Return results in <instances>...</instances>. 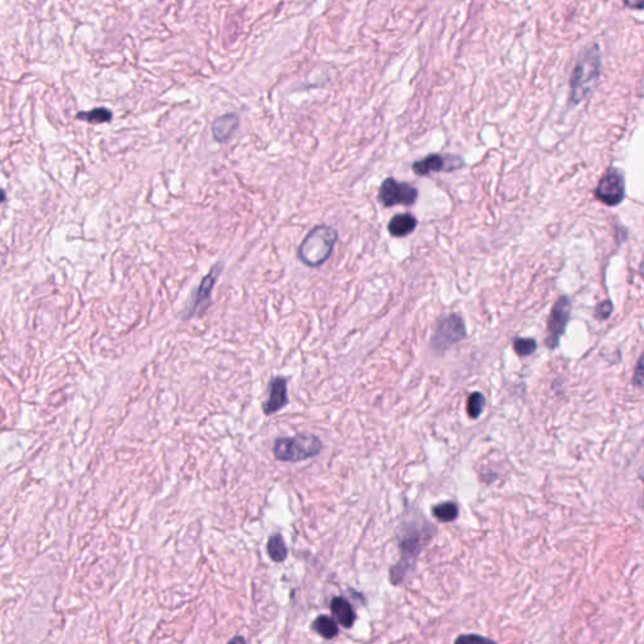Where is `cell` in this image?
<instances>
[{
	"instance_id": "cell-1",
	"label": "cell",
	"mask_w": 644,
	"mask_h": 644,
	"mask_svg": "<svg viewBox=\"0 0 644 644\" xmlns=\"http://www.w3.org/2000/svg\"><path fill=\"white\" fill-rule=\"evenodd\" d=\"M603 70L601 52L599 45H592L581 52L575 66L570 86H571V101L581 103L593 91L599 81Z\"/></svg>"
},
{
	"instance_id": "cell-2",
	"label": "cell",
	"mask_w": 644,
	"mask_h": 644,
	"mask_svg": "<svg viewBox=\"0 0 644 644\" xmlns=\"http://www.w3.org/2000/svg\"><path fill=\"white\" fill-rule=\"evenodd\" d=\"M338 239V230L335 228L325 224L316 225L301 242L297 258L307 267H319L330 258Z\"/></svg>"
},
{
	"instance_id": "cell-3",
	"label": "cell",
	"mask_w": 644,
	"mask_h": 644,
	"mask_svg": "<svg viewBox=\"0 0 644 644\" xmlns=\"http://www.w3.org/2000/svg\"><path fill=\"white\" fill-rule=\"evenodd\" d=\"M426 526H417L415 523H410L409 526L403 527V534L400 535V560L398 562L394 568L390 569V581L391 584L398 585L405 578L412 564L419 555L421 548L427 544L428 540L432 537L433 530L432 527L426 531Z\"/></svg>"
},
{
	"instance_id": "cell-4",
	"label": "cell",
	"mask_w": 644,
	"mask_h": 644,
	"mask_svg": "<svg viewBox=\"0 0 644 644\" xmlns=\"http://www.w3.org/2000/svg\"><path fill=\"white\" fill-rule=\"evenodd\" d=\"M322 449L319 437L313 434L300 433L294 437L278 438L274 442V454L281 462H301L313 458Z\"/></svg>"
},
{
	"instance_id": "cell-5",
	"label": "cell",
	"mask_w": 644,
	"mask_h": 644,
	"mask_svg": "<svg viewBox=\"0 0 644 644\" xmlns=\"http://www.w3.org/2000/svg\"><path fill=\"white\" fill-rule=\"evenodd\" d=\"M223 266L222 262H218L211 266V271L205 274L202 282L199 283L198 288L193 296L192 304L189 305L186 313H183V320H190L194 316L202 317L208 311L211 304V292L223 271Z\"/></svg>"
},
{
	"instance_id": "cell-6",
	"label": "cell",
	"mask_w": 644,
	"mask_h": 644,
	"mask_svg": "<svg viewBox=\"0 0 644 644\" xmlns=\"http://www.w3.org/2000/svg\"><path fill=\"white\" fill-rule=\"evenodd\" d=\"M465 336L466 327L463 321L459 316L452 313L440 320L432 338V346L434 350L444 351L453 344H457Z\"/></svg>"
},
{
	"instance_id": "cell-7",
	"label": "cell",
	"mask_w": 644,
	"mask_h": 644,
	"mask_svg": "<svg viewBox=\"0 0 644 644\" xmlns=\"http://www.w3.org/2000/svg\"><path fill=\"white\" fill-rule=\"evenodd\" d=\"M380 203L390 208L394 205H413L418 198V190L408 183H399L396 179H385L379 189Z\"/></svg>"
},
{
	"instance_id": "cell-8",
	"label": "cell",
	"mask_w": 644,
	"mask_h": 644,
	"mask_svg": "<svg viewBox=\"0 0 644 644\" xmlns=\"http://www.w3.org/2000/svg\"><path fill=\"white\" fill-rule=\"evenodd\" d=\"M595 195L608 207H617L624 200V177L618 169H609L595 189Z\"/></svg>"
},
{
	"instance_id": "cell-9",
	"label": "cell",
	"mask_w": 644,
	"mask_h": 644,
	"mask_svg": "<svg viewBox=\"0 0 644 644\" xmlns=\"http://www.w3.org/2000/svg\"><path fill=\"white\" fill-rule=\"evenodd\" d=\"M570 316H571V301L567 296H562V299L554 305L548 316V335L546 338V345L550 349H555L560 343V338L567 330Z\"/></svg>"
},
{
	"instance_id": "cell-10",
	"label": "cell",
	"mask_w": 644,
	"mask_h": 644,
	"mask_svg": "<svg viewBox=\"0 0 644 644\" xmlns=\"http://www.w3.org/2000/svg\"><path fill=\"white\" fill-rule=\"evenodd\" d=\"M463 165V161L452 155L430 153L426 159L415 161L412 169L419 177H427L430 172H452Z\"/></svg>"
},
{
	"instance_id": "cell-11",
	"label": "cell",
	"mask_w": 644,
	"mask_h": 644,
	"mask_svg": "<svg viewBox=\"0 0 644 644\" xmlns=\"http://www.w3.org/2000/svg\"><path fill=\"white\" fill-rule=\"evenodd\" d=\"M288 404L287 380L286 377H276L268 385V399L263 403V413L272 415L285 408Z\"/></svg>"
},
{
	"instance_id": "cell-12",
	"label": "cell",
	"mask_w": 644,
	"mask_h": 644,
	"mask_svg": "<svg viewBox=\"0 0 644 644\" xmlns=\"http://www.w3.org/2000/svg\"><path fill=\"white\" fill-rule=\"evenodd\" d=\"M238 126H239V119L237 117V115L227 114L214 120L211 125V134H213L214 140L218 141L219 144H224L232 139Z\"/></svg>"
},
{
	"instance_id": "cell-13",
	"label": "cell",
	"mask_w": 644,
	"mask_h": 644,
	"mask_svg": "<svg viewBox=\"0 0 644 644\" xmlns=\"http://www.w3.org/2000/svg\"><path fill=\"white\" fill-rule=\"evenodd\" d=\"M330 611L334 614V617L338 619V624L343 625L344 628H351L357 620V614H355L354 608L343 597H335L331 600Z\"/></svg>"
},
{
	"instance_id": "cell-14",
	"label": "cell",
	"mask_w": 644,
	"mask_h": 644,
	"mask_svg": "<svg viewBox=\"0 0 644 644\" xmlns=\"http://www.w3.org/2000/svg\"><path fill=\"white\" fill-rule=\"evenodd\" d=\"M417 227V219L412 214H396V217L390 219L388 224V230L390 234L396 238H402L410 234Z\"/></svg>"
},
{
	"instance_id": "cell-15",
	"label": "cell",
	"mask_w": 644,
	"mask_h": 644,
	"mask_svg": "<svg viewBox=\"0 0 644 644\" xmlns=\"http://www.w3.org/2000/svg\"><path fill=\"white\" fill-rule=\"evenodd\" d=\"M267 553L274 562H283L287 559L288 550L281 534H274L268 539Z\"/></svg>"
},
{
	"instance_id": "cell-16",
	"label": "cell",
	"mask_w": 644,
	"mask_h": 644,
	"mask_svg": "<svg viewBox=\"0 0 644 644\" xmlns=\"http://www.w3.org/2000/svg\"><path fill=\"white\" fill-rule=\"evenodd\" d=\"M313 628L319 633L320 636L327 641L334 639L338 634V628L336 622L327 615H320L313 620Z\"/></svg>"
},
{
	"instance_id": "cell-17",
	"label": "cell",
	"mask_w": 644,
	"mask_h": 644,
	"mask_svg": "<svg viewBox=\"0 0 644 644\" xmlns=\"http://www.w3.org/2000/svg\"><path fill=\"white\" fill-rule=\"evenodd\" d=\"M432 512H433V516L440 523H451L458 516V506L451 501L442 502V504H435L432 509Z\"/></svg>"
},
{
	"instance_id": "cell-18",
	"label": "cell",
	"mask_w": 644,
	"mask_h": 644,
	"mask_svg": "<svg viewBox=\"0 0 644 644\" xmlns=\"http://www.w3.org/2000/svg\"><path fill=\"white\" fill-rule=\"evenodd\" d=\"M77 119L82 120V121L89 122V123H105V122L111 121L112 112L109 109H105V107H97V109L91 110L87 112L77 114Z\"/></svg>"
},
{
	"instance_id": "cell-19",
	"label": "cell",
	"mask_w": 644,
	"mask_h": 644,
	"mask_svg": "<svg viewBox=\"0 0 644 644\" xmlns=\"http://www.w3.org/2000/svg\"><path fill=\"white\" fill-rule=\"evenodd\" d=\"M485 396H482L481 393H473L471 394V396L468 398V402H467V412L468 414L473 419L479 418V415L482 414V410L485 408Z\"/></svg>"
},
{
	"instance_id": "cell-20",
	"label": "cell",
	"mask_w": 644,
	"mask_h": 644,
	"mask_svg": "<svg viewBox=\"0 0 644 644\" xmlns=\"http://www.w3.org/2000/svg\"><path fill=\"white\" fill-rule=\"evenodd\" d=\"M514 349L520 357H530L537 349V343L534 338H516L514 343Z\"/></svg>"
},
{
	"instance_id": "cell-21",
	"label": "cell",
	"mask_w": 644,
	"mask_h": 644,
	"mask_svg": "<svg viewBox=\"0 0 644 644\" xmlns=\"http://www.w3.org/2000/svg\"><path fill=\"white\" fill-rule=\"evenodd\" d=\"M613 313V305L611 301H604L601 302L599 306L597 307L595 315L598 319H608Z\"/></svg>"
},
{
	"instance_id": "cell-22",
	"label": "cell",
	"mask_w": 644,
	"mask_h": 644,
	"mask_svg": "<svg viewBox=\"0 0 644 644\" xmlns=\"http://www.w3.org/2000/svg\"><path fill=\"white\" fill-rule=\"evenodd\" d=\"M633 383L638 385V387H642V384H643V364H642V359H639V361H638L637 370H636Z\"/></svg>"
},
{
	"instance_id": "cell-23",
	"label": "cell",
	"mask_w": 644,
	"mask_h": 644,
	"mask_svg": "<svg viewBox=\"0 0 644 644\" xmlns=\"http://www.w3.org/2000/svg\"><path fill=\"white\" fill-rule=\"evenodd\" d=\"M625 6L631 9L642 10L643 9V0H623Z\"/></svg>"
},
{
	"instance_id": "cell-24",
	"label": "cell",
	"mask_w": 644,
	"mask_h": 644,
	"mask_svg": "<svg viewBox=\"0 0 644 644\" xmlns=\"http://www.w3.org/2000/svg\"><path fill=\"white\" fill-rule=\"evenodd\" d=\"M487 641L486 638L479 637V636H460L457 638V642H484Z\"/></svg>"
},
{
	"instance_id": "cell-25",
	"label": "cell",
	"mask_w": 644,
	"mask_h": 644,
	"mask_svg": "<svg viewBox=\"0 0 644 644\" xmlns=\"http://www.w3.org/2000/svg\"><path fill=\"white\" fill-rule=\"evenodd\" d=\"M6 199H7V194L0 188V203H3Z\"/></svg>"
},
{
	"instance_id": "cell-26",
	"label": "cell",
	"mask_w": 644,
	"mask_h": 644,
	"mask_svg": "<svg viewBox=\"0 0 644 644\" xmlns=\"http://www.w3.org/2000/svg\"><path fill=\"white\" fill-rule=\"evenodd\" d=\"M236 641H239V642H244V639H243V638H241V637L233 638V639H232L230 642H236Z\"/></svg>"
}]
</instances>
